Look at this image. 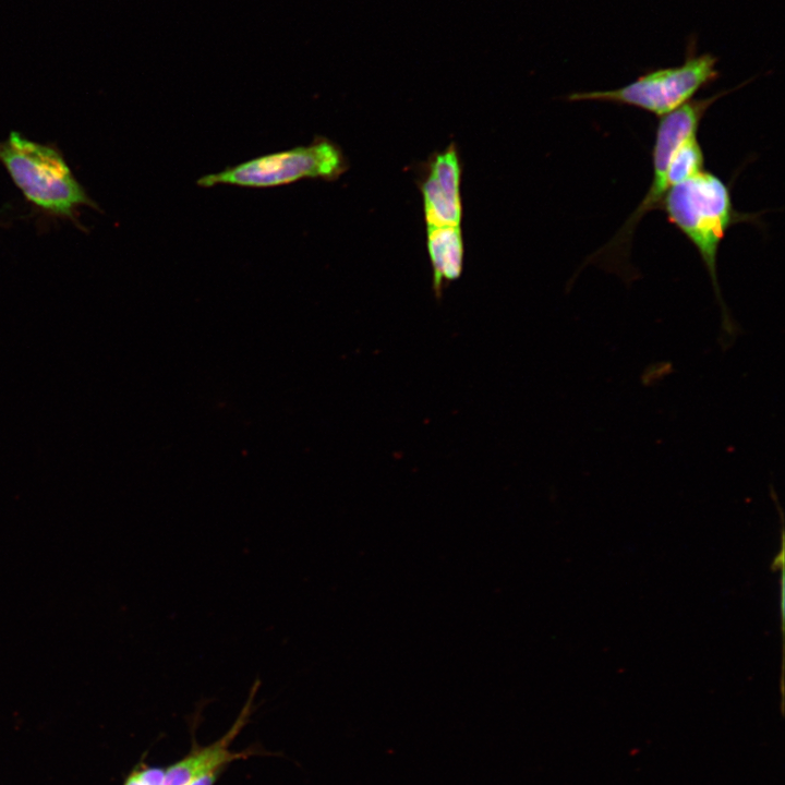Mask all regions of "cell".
Wrapping results in <instances>:
<instances>
[{
  "instance_id": "obj_1",
  "label": "cell",
  "mask_w": 785,
  "mask_h": 785,
  "mask_svg": "<svg viewBox=\"0 0 785 785\" xmlns=\"http://www.w3.org/2000/svg\"><path fill=\"white\" fill-rule=\"evenodd\" d=\"M660 209L696 249L713 286L721 307L722 325L718 342L727 350L741 327L730 315L721 293L717 255L727 231L736 224L756 221L758 214H742L734 207L730 186L717 174L702 170L674 185L666 193Z\"/></svg>"
},
{
  "instance_id": "obj_2",
  "label": "cell",
  "mask_w": 785,
  "mask_h": 785,
  "mask_svg": "<svg viewBox=\"0 0 785 785\" xmlns=\"http://www.w3.org/2000/svg\"><path fill=\"white\" fill-rule=\"evenodd\" d=\"M0 162L25 198L37 209L76 220L82 206L97 208L75 179L61 152L12 131L0 141Z\"/></svg>"
},
{
  "instance_id": "obj_3",
  "label": "cell",
  "mask_w": 785,
  "mask_h": 785,
  "mask_svg": "<svg viewBox=\"0 0 785 785\" xmlns=\"http://www.w3.org/2000/svg\"><path fill=\"white\" fill-rule=\"evenodd\" d=\"M734 89L722 90L705 98L691 99L678 109L660 118L652 149V180L644 197L629 215L611 241L589 256L587 262L601 263L606 268L627 269L631 239L642 218L660 209L666 193L675 185L669 162L675 149L689 136L698 134L709 108Z\"/></svg>"
},
{
  "instance_id": "obj_4",
  "label": "cell",
  "mask_w": 785,
  "mask_h": 785,
  "mask_svg": "<svg viewBox=\"0 0 785 785\" xmlns=\"http://www.w3.org/2000/svg\"><path fill=\"white\" fill-rule=\"evenodd\" d=\"M716 64V57L711 53L698 55L695 43H690L680 65L647 71L618 88L572 93L567 99L629 106L662 118L716 81L720 75Z\"/></svg>"
},
{
  "instance_id": "obj_5",
  "label": "cell",
  "mask_w": 785,
  "mask_h": 785,
  "mask_svg": "<svg viewBox=\"0 0 785 785\" xmlns=\"http://www.w3.org/2000/svg\"><path fill=\"white\" fill-rule=\"evenodd\" d=\"M349 168L342 149L325 136H315L309 145L258 156L197 180L202 188L228 184L265 189L303 179L335 181Z\"/></svg>"
},
{
  "instance_id": "obj_6",
  "label": "cell",
  "mask_w": 785,
  "mask_h": 785,
  "mask_svg": "<svg viewBox=\"0 0 785 785\" xmlns=\"http://www.w3.org/2000/svg\"><path fill=\"white\" fill-rule=\"evenodd\" d=\"M461 178L462 161L455 142L421 164L418 185L426 226H460Z\"/></svg>"
},
{
  "instance_id": "obj_7",
  "label": "cell",
  "mask_w": 785,
  "mask_h": 785,
  "mask_svg": "<svg viewBox=\"0 0 785 785\" xmlns=\"http://www.w3.org/2000/svg\"><path fill=\"white\" fill-rule=\"evenodd\" d=\"M259 680L253 684L240 714L230 729L215 742L193 749L188 756L169 765L162 785H188L195 777L217 768L226 769L234 760L246 758L251 752H232L230 746L247 724L254 709Z\"/></svg>"
},
{
  "instance_id": "obj_8",
  "label": "cell",
  "mask_w": 785,
  "mask_h": 785,
  "mask_svg": "<svg viewBox=\"0 0 785 785\" xmlns=\"http://www.w3.org/2000/svg\"><path fill=\"white\" fill-rule=\"evenodd\" d=\"M426 246L432 265V289L440 299L444 289L463 269V238L460 226H426Z\"/></svg>"
},
{
  "instance_id": "obj_9",
  "label": "cell",
  "mask_w": 785,
  "mask_h": 785,
  "mask_svg": "<svg viewBox=\"0 0 785 785\" xmlns=\"http://www.w3.org/2000/svg\"><path fill=\"white\" fill-rule=\"evenodd\" d=\"M167 768L146 766L134 771L124 785H162Z\"/></svg>"
},
{
  "instance_id": "obj_10",
  "label": "cell",
  "mask_w": 785,
  "mask_h": 785,
  "mask_svg": "<svg viewBox=\"0 0 785 785\" xmlns=\"http://www.w3.org/2000/svg\"><path fill=\"white\" fill-rule=\"evenodd\" d=\"M224 770V768L213 769L195 777L188 785H214Z\"/></svg>"
}]
</instances>
